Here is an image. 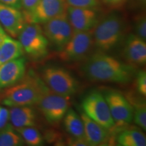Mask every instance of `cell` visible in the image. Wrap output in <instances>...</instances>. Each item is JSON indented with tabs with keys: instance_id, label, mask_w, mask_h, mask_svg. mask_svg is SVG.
<instances>
[{
	"instance_id": "obj_14",
	"label": "cell",
	"mask_w": 146,
	"mask_h": 146,
	"mask_svg": "<svg viewBox=\"0 0 146 146\" xmlns=\"http://www.w3.org/2000/svg\"><path fill=\"white\" fill-rule=\"evenodd\" d=\"M26 61L23 57L0 64V88H7L18 83L25 76Z\"/></svg>"
},
{
	"instance_id": "obj_17",
	"label": "cell",
	"mask_w": 146,
	"mask_h": 146,
	"mask_svg": "<svg viewBox=\"0 0 146 146\" xmlns=\"http://www.w3.org/2000/svg\"><path fill=\"white\" fill-rule=\"evenodd\" d=\"M9 120L14 128L35 127L36 123V112L32 106L11 107Z\"/></svg>"
},
{
	"instance_id": "obj_4",
	"label": "cell",
	"mask_w": 146,
	"mask_h": 146,
	"mask_svg": "<svg viewBox=\"0 0 146 146\" xmlns=\"http://www.w3.org/2000/svg\"><path fill=\"white\" fill-rule=\"evenodd\" d=\"M41 78L52 92L66 98L75 94L79 87V83L74 76L62 67H45L41 72Z\"/></svg>"
},
{
	"instance_id": "obj_15",
	"label": "cell",
	"mask_w": 146,
	"mask_h": 146,
	"mask_svg": "<svg viewBox=\"0 0 146 146\" xmlns=\"http://www.w3.org/2000/svg\"><path fill=\"white\" fill-rule=\"evenodd\" d=\"M26 23L23 14L18 9L0 3V24L12 37H17Z\"/></svg>"
},
{
	"instance_id": "obj_12",
	"label": "cell",
	"mask_w": 146,
	"mask_h": 146,
	"mask_svg": "<svg viewBox=\"0 0 146 146\" xmlns=\"http://www.w3.org/2000/svg\"><path fill=\"white\" fill-rule=\"evenodd\" d=\"M66 13L73 31L92 30L100 21V14L95 8H83L67 6Z\"/></svg>"
},
{
	"instance_id": "obj_13",
	"label": "cell",
	"mask_w": 146,
	"mask_h": 146,
	"mask_svg": "<svg viewBox=\"0 0 146 146\" xmlns=\"http://www.w3.org/2000/svg\"><path fill=\"white\" fill-rule=\"evenodd\" d=\"M123 54L127 64L142 66L146 63V43L135 34H130L124 40Z\"/></svg>"
},
{
	"instance_id": "obj_31",
	"label": "cell",
	"mask_w": 146,
	"mask_h": 146,
	"mask_svg": "<svg viewBox=\"0 0 146 146\" xmlns=\"http://www.w3.org/2000/svg\"><path fill=\"white\" fill-rule=\"evenodd\" d=\"M0 3L18 10L22 8V0H0Z\"/></svg>"
},
{
	"instance_id": "obj_11",
	"label": "cell",
	"mask_w": 146,
	"mask_h": 146,
	"mask_svg": "<svg viewBox=\"0 0 146 146\" xmlns=\"http://www.w3.org/2000/svg\"><path fill=\"white\" fill-rule=\"evenodd\" d=\"M64 0H40L30 13L24 16L26 23L44 24L66 12Z\"/></svg>"
},
{
	"instance_id": "obj_27",
	"label": "cell",
	"mask_w": 146,
	"mask_h": 146,
	"mask_svg": "<svg viewBox=\"0 0 146 146\" xmlns=\"http://www.w3.org/2000/svg\"><path fill=\"white\" fill-rule=\"evenodd\" d=\"M39 1L40 0H22V8L25 10L23 15L26 16L30 13Z\"/></svg>"
},
{
	"instance_id": "obj_3",
	"label": "cell",
	"mask_w": 146,
	"mask_h": 146,
	"mask_svg": "<svg viewBox=\"0 0 146 146\" xmlns=\"http://www.w3.org/2000/svg\"><path fill=\"white\" fill-rule=\"evenodd\" d=\"M19 82L5 91L3 104L9 107L37 104L42 97L50 90L43 80L34 73L29 74Z\"/></svg>"
},
{
	"instance_id": "obj_34",
	"label": "cell",
	"mask_w": 146,
	"mask_h": 146,
	"mask_svg": "<svg viewBox=\"0 0 146 146\" xmlns=\"http://www.w3.org/2000/svg\"><path fill=\"white\" fill-rule=\"evenodd\" d=\"M0 58H1V51H0Z\"/></svg>"
},
{
	"instance_id": "obj_19",
	"label": "cell",
	"mask_w": 146,
	"mask_h": 146,
	"mask_svg": "<svg viewBox=\"0 0 146 146\" xmlns=\"http://www.w3.org/2000/svg\"><path fill=\"white\" fill-rule=\"evenodd\" d=\"M63 119L65 130L70 136L85 139L83 122L77 112L69 108Z\"/></svg>"
},
{
	"instance_id": "obj_2",
	"label": "cell",
	"mask_w": 146,
	"mask_h": 146,
	"mask_svg": "<svg viewBox=\"0 0 146 146\" xmlns=\"http://www.w3.org/2000/svg\"><path fill=\"white\" fill-rule=\"evenodd\" d=\"M126 37V23L118 12H112L100 20L93 29L94 46L99 51L108 52L116 49Z\"/></svg>"
},
{
	"instance_id": "obj_33",
	"label": "cell",
	"mask_w": 146,
	"mask_h": 146,
	"mask_svg": "<svg viewBox=\"0 0 146 146\" xmlns=\"http://www.w3.org/2000/svg\"><path fill=\"white\" fill-rule=\"evenodd\" d=\"M3 30V29H2V27H1V24H0V33H1V32Z\"/></svg>"
},
{
	"instance_id": "obj_30",
	"label": "cell",
	"mask_w": 146,
	"mask_h": 146,
	"mask_svg": "<svg viewBox=\"0 0 146 146\" xmlns=\"http://www.w3.org/2000/svg\"><path fill=\"white\" fill-rule=\"evenodd\" d=\"M102 1L104 3V4L108 5L110 8L117 9L123 6L127 0H102Z\"/></svg>"
},
{
	"instance_id": "obj_23",
	"label": "cell",
	"mask_w": 146,
	"mask_h": 146,
	"mask_svg": "<svg viewBox=\"0 0 146 146\" xmlns=\"http://www.w3.org/2000/svg\"><path fill=\"white\" fill-rule=\"evenodd\" d=\"M132 105V104H131ZM133 120L139 127L146 130V104L145 101H139L133 104Z\"/></svg>"
},
{
	"instance_id": "obj_1",
	"label": "cell",
	"mask_w": 146,
	"mask_h": 146,
	"mask_svg": "<svg viewBox=\"0 0 146 146\" xmlns=\"http://www.w3.org/2000/svg\"><path fill=\"white\" fill-rule=\"evenodd\" d=\"M82 70L91 81L120 84L129 83L135 74L134 66L101 51L87 58Z\"/></svg>"
},
{
	"instance_id": "obj_25",
	"label": "cell",
	"mask_w": 146,
	"mask_h": 146,
	"mask_svg": "<svg viewBox=\"0 0 146 146\" xmlns=\"http://www.w3.org/2000/svg\"><path fill=\"white\" fill-rule=\"evenodd\" d=\"M67 6L75 8H94L98 5V0H64Z\"/></svg>"
},
{
	"instance_id": "obj_10",
	"label": "cell",
	"mask_w": 146,
	"mask_h": 146,
	"mask_svg": "<svg viewBox=\"0 0 146 146\" xmlns=\"http://www.w3.org/2000/svg\"><path fill=\"white\" fill-rule=\"evenodd\" d=\"M104 96L114 122V128H121L129 125L133 120L132 105L120 92L110 90L105 92Z\"/></svg>"
},
{
	"instance_id": "obj_22",
	"label": "cell",
	"mask_w": 146,
	"mask_h": 146,
	"mask_svg": "<svg viewBox=\"0 0 146 146\" xmlns=\"http://www.w3.org/2000/svg\"><path fill=\"white\" fill-rule=\"evenodd\" d=\"M15 129L22 136L25 143L28 145L41 146L44 145V138L35 127H25Z\"/></svg>"
},
{
	"instance_id": "obj_5",
	"label": "cell",
	"mask_w": 146,
	"mask_h": 146,
	"mask_svg": "<svg viewBox=\"0 0 146 146\" xmlns=\"http://www.w3.org/2000/svg\"><path fill=\"white\" fill-rule=\"evenodd\" d=\"M18 36L24 52L33 59L41 60L47 56L50 45L39 24L26 23Z\"/></svg>"
},
{
	"instance_id": "obj_6",
	"label": "cell",
	"mask_w": 146,
	"mask_h": 146,
	"mask_svg": "<svg viewBox=\"0 0 146 146\" xmlns=\"http://www.w3.org/2000/svg\"><path fill=\"white\" fill-rule=\"evenodd\" d=\"M94 46L93 29L87 31H73L68 43L58 52V58L67 63L83 60Z\"/></svg>"
},
{
	"instance_id": "obj_20",
	"label": "cell",
	"mask_w": 146,
	"mask_h": 146,
	"mask_svg": "<svg viewBox=\"0 0 146 146\" xmlns=\"http://www.w3.org/2000/svg\"><path fill=\"white\" fill-rule=\"evenodd\" d=\"M118 145L121 146H145L146 137L141 130L126 129L121 131L116 139Z\"/></svg>"
},
{
	"instance_id": "obj_26",
	"label": "cell",
	"mask_w": 146,
	"mask_h": 146,
	"mask_svg": "<svg viewBox=\"0 0 146 146\" xmlns=\"http://www.w3.org/2000/svg\"><path fill=\"white\" fill-rule=\"evenodd\" d=\"M136 89L142 96H146V72L145 70H139L136 75Z\"/></svg>"
},
{
	"instance_id": "obj_21",
	"label": "cell",
	"mask_w": 146,
	"mask_h": 146,
	"mask_svg": "<svg viewBox=\"0 0 146 146\" xmlns=\"http://www.w3.org/2000/svg\"><path fill=\"white\" fill-rule=\"evenodd\" d=\"M25 141L10 123L0 129V146H23Z\"/></svg>"
},
{
	"instance_id": "obj_28",
	"label": "cell",
	"mask_w": 146,
	"mask_h": 146,
	"mask_svg": "<svg viewBox=\"0 0 146 146\" xmlns=\"http://www.w3.org/2000/svg\"><path fill=\"white\" fill-rule=\"evenodd\" d=\"M67 145L71 146H88L89 145L85 139L77 138L70 136L67 139Z\"/></svg>"
},
{
	"instance_id": "obj_29",
	"label": "cell",
	"mask_w": 146,
	"mask_h": 146,
	"mask_svg": "<svg viewBox=\"0 0 146 146\" xmlns=\"http://www.w3.org/2000/svg\"><path fill=\"white\" fill-rule=\"evenodd\" d=\"M9 120V110L5 108L0 106V129L8 124Z\"/></svg>"
},
{
	"instance_id": "obj_18",
	"label": "cell",
	"mask_w": 146,
	"mask_h": 146,
	"mask_svg": "<svg viewBox=\"0 0 146 146\" xmlns=\"http://www.w3.org/2000/svg\"><path fill=\"white\" fill-rule=\"evenodd\" d=\"M0 64L21 58L24 54V50L20 41L8 35L3 30L0 33Z\"/></svg>"
},
{
	"instance_id": "obj_16",
	"label": "cell",
	"mask_w": 146,
	"mask_h": 146,
	"mask_svg": "<svg viewBox=\"0 0 146 146\" xmlns=\"http://www.w3.org/2000/svg\"><path fill=\"white\" fill-rule=\"evenodd\" d=\"M81 117L84 124L85 139L91 146L105 145L110 141L108 130L97 123L81 111Z\"/></svg>"
},
{
	"instance_id": "obj_9",
	"label": "cell",
	"mask_w": 146,
	"mask_h": 146,
	"mask_svg": "<svg viewBox=\"0 0 146 146\" xmlns=\"http://www.w3.org/2000/svg\"><path fill=\"white\" fill-rule=\"evenodd\" d=\"M45 119L51 125H57L70 108L69 98L54 94L49 90L36 104Z\"/></svg>"
},
{
	"instance_id": "obj_7",
	"label": "cell",
	"mask_w": 146,
	"mask_h": 146,
	"mask_svg": "<svg viewBox=\"0 0 146 146\" xmlns=\"http://www.w3.org/2000/svg\"><path fill=\"white\" fill-rule=\"evenodd\" d=\"M83 112L107 130L114 129V122L104 95L94 90L83 98L81 104Z\"/></svg>"
},
{
	"instance_id": "obj_24",
	"label": "cell",
	"mask_w": 146,
	"mask_h": 146,
	"mask_svg": "<svg viewBox=\"0 0 146 146\" xmlns=\"http://www.w3.org/2000/svg\"><path fill=\"white\" fill-rule=\"evenodd\" d=\"M135 35L141 38L142 39L146 40V18L145 14H141L137 16L135 19Z\"/></svg>"
},
{
	"instance_id": "obj_8",
	"label": "cell",
	"mask_w": 146,
	"mask_h": 146,
	"mask_svg": "<svg viewBox=\"0 0 146 146\" xmlns=\"http://www.w3.org/2000/svg\"><path fill=\"white\" fill-rule=\"evenodd\" d=\"M42 30L49 45L57 52L65 46L73 34L66 12L43 24Z\"/></svg>"
},
{
	"instance_id": "obj_32",
	"label": "cell",
	"mask_w": 146,
	"mask_h": 146,
	"mask_svg": "<svg viewBox=\"0 0 146 146\" xmlns=\"http://www.w3.org/2000/svg\"><path fill=\"white\" fill-rule=\"evenodd\" d=\"M135 3V4L138 6H141V7H145L146 0H133Z\"/></svg>"
}]
</instances>
